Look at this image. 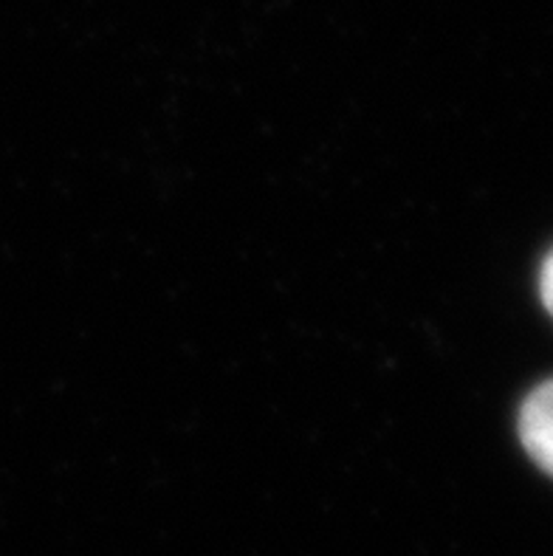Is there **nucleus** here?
<instances>
[{
	"mask_svg": "<svg viewBox=\"0 0 553 556\" xmlns=\"http://www.w3.org/2000/svg\"><path fill=\"white\" fill-rule=\"evenodd\" d=\"M517 432L523 450L542 472H551L553 455V399L551 381H542L523 399L517 413Z\"/></svg>",
	"mask_w": 553,
	"mask_h": 556,
	"instance_id": "obj_1",
	"label": "nucleus"
}]
</instances>
